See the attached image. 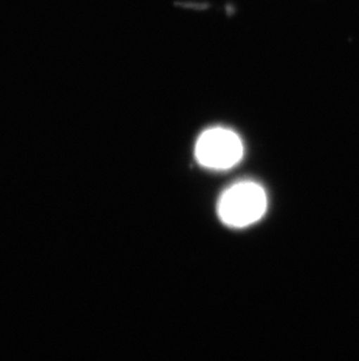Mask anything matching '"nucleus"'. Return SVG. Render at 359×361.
Wrapping results in <instances>:
<instances>
[{"instance_id":"nucleus-1","label":"nucleus","mask_w":359,"mask_h":361,"mask_svg":"<svg viewBox=\"0 0 359 361\" xmlns=\"http://www.w3.org/2000/svg\"><path fill=\"white\" fill-rule=\"evenodd\" d=\"M267 211V195L254 181L236 183L227 188L218 201V215L232 228H245L259 221Z\"/></svg>"},{"instance_id":"nucleus-2","label":"nucleus","mask_w":359,"mask_h":361,"mask_svg":"<svg viewBox=\"0 0 359 361\" xmlns=\"http://www.w3.org/2000/svg\"><path fill=\"white\" fill-rule=\"evenodd\" d=\"M244 156L241 137L227 128H211L202 133L195 144V157L209 170L225 171L236 166Z\"/></svg>"}]
</instances>
